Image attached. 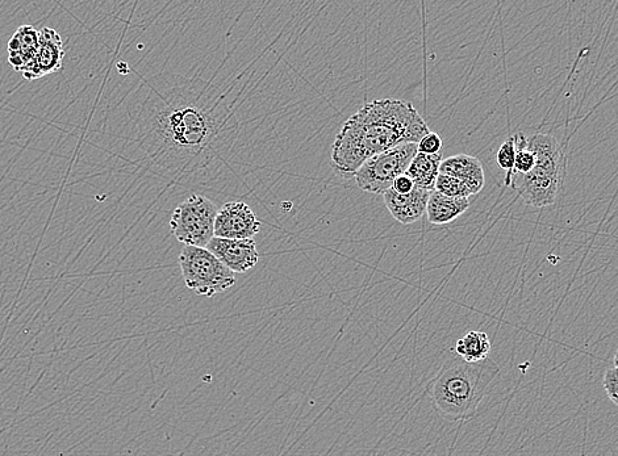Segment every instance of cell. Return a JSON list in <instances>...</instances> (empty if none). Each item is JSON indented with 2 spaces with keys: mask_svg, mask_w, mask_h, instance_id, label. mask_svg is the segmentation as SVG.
Returning a JSON list of instances; mask_svg holds the SVG:
<instances>
[{
  "mask_svg": "<svg viewBox=\"0 0 618 456\" xmlns=\"http://www.w3.org/2000/svg\"><path fill=\"white\" fill-rule=\"evenodd\" d=\"M148 116L145 128L150 156L161 161H183L206 149L217 133L212 108L198 100L170 95Z\"/></svg>",
  "mask_w": 618,
  "mask_h": 456,
  "instance_id": "2",
  "label": "cell"
},
{
  "mask_svg": "<svg viewBox=\"0 0 618 456\" xmlns=\"http://www.w3.org/2000/svg\"><path fill=\"white\" fill-rule=\"evenodd\" d=\"M603 384L609 399L618 407V368H611L605 372Z\"/></svg>",
  "mask_w": 618,
  "mask_h": 456,
  "instance_id": "21",
  "label": "cell"
},
{
  "mask_svg": "<svg viewBox=\"0 0 618 456\" xmlns=\"http://www.w3.org/2000/svg\"><path fill=\"white\" fill-rule=\"evenodd\" d=\"M183 280L196 295L214 297L235 286L236 276L210 250L185 246L179 254Z\"/></svg>",
  "mask_w": 618,
  "mask_h": 456,
  "instance_id": "5",
  "label": "cell"
},
{
  "mask_svg": "<svg viewBox=\"0 0 618 456\" xmlns=\"http://www.w3.org/2000/svg\"><path fill=\"white\" fill-rule=\"evenodd\" d=\"M442 161H444L442 153L434 154V156L417 153L405 175L412 179L416 187L432 192L436 190V182L438 175H440Z\"/></svg>",
  "mask_w": 618,
  "mask_h": 456,
  "instance_id": "15",
  "label": "cell"
},
{
  "mask_svg": "<svg viewBox=\"0 0 618 456\" xmlns=\"http://www.w3.org/2000/svg\"><path fill=\"white\" fill-rule=\"evenodd\" d=\"M613 362H615V367L618 368V351L615 355V359H613Z\"/></svg>",
  "mask_w": 618,
  "mask_h": 456,
  "instance_id": "23",
  "label": "cell"
},
{
  "mask_svg": "<svg viewBox=\"0 0 618 456\" xmlns=\"http://www.w3.org/2000/svg\"><path fill=\"white\" fill-rule=\"evenodd\" d=\"M440 174L459 179L469 187L473 195L479 194L486 183L482 162L467 154L446 158L441 163Z\"/></svg>",
  "mask_w": 618,
  "mask_h": 456,
  "instance_id": "13",
  "label": "cell"
},
{
  "mask_svg": "<svg viewBox=\"0 0 618 456\" xmlns=\"http://www.w3.org/2000/svg\"><path fill=\"white\" fill-rule=\"evenodd\" d=\"M470 207V199L449 198L434 190L430 192L427 215L430 224L446 225L453 223Z\"/></svg>",
  "mask_w": 618,
  "mask_h": 456,
  "instance_id": "14",
  "label": "cell"
},
{
  "mask_svg": "<svg viewBox=\"0 0 618 456\" xmlns=\"http://www.w3.org/2000/svg\"><path fill=\"white\" fill-rule=\"evenodd\" d=\"M40 31L32 25H23L11 37L8 43V62L12 68L25 74L35 62L39 50Z\"/></svg>",
  "mask_w": 618,
  "mask_h": 456,
  "instance_id": "12",
  "label": "cell"
},
{
  "mask_svg": "<svg viewBox=\"0 0 618 456\" xmlns=\"http://www.w3.org/2000/svg\"><path fill=\"white\" fill-rule=\"evenodd\" d=\"M417 153V144H404L370 158L353 174L357 186L370 194L383 195L407 173Z\"/></svg>",
  "mask_w": 618,
  "mask_h": 456,
  "instance_id": "7",
  "label": "cell"
},
{
  "mask_svg": "<svg viewBox=\"0 0 618 456\" xmlns=\"http://www.w3.org/2000/svg\"><path fill=\"white\" fill-rule=\"evenodd\" d=\"M516 160V144L515 138L509 137L503 145L500 146L498 154H496V161L501 170L507 171V178H505V184L509 186V179L513 173V167H515Z\"/></svg>",
  "mask_w": 618,
  "mask_h": 456,
  "instance_id": "19",
  "label": "cell"
},
{
  "mask_svg": "<svg viewBox=\"0 0 618 456\" xmlns=\"http://www.w3.org/2000/svg\"><path fill=\"white\" fill-rule=\"evenodd\" d=\"M219 209L212 200L192 195L179 204L171 215L170 229L185 246L207 248L215 237V220Z\"/></svg>",
  "mask_w": 618,
  "mask_h": 456,
  "instance_id": "6",
  "label": "cell"
},
{
  "mask_svg": "<svg viewBox=\"0 0 618 456\" xmlns=\"http://www.w3.org/2000/svg\"><path fill=\"white\" fill-rule=\"evenodd\" d=\"M429 196V191L419 187L407 195H400L390 188L384 192L383 200L392 217L400 224L408 225L416 223L427 213Z\"/></svg>",
  "mask_w": 618,
  "mask_h": 456,
  "instance_id": "11",
  "label": "cell"
},
{
  "mask_svg": "<svg viewBox=\"0 0 618 456\" xmlns=\"http://www.w3.org/2000/svg\"><path fill=\"white\" fill-rule=\"evenodd\" d=\"M417 150H419V153L429 154V156L442 153L441 136L434 132L428 133V135L421 138V141L417 144Z\"/></svg>",
  "mask_w": 618,
  "mask_h": 456,
  "instance_id": "20",
  "label": "cell"
},
{
  "mask_svg": "<svg viewBox=\"0 0 618 456\" xmlns=\"http://www.w3.org/2000/svg\"><path fill=\"white\" fill-rule=\"evenodd\" d=\"M436 191L440 192L442 195L449 196V198L470 199V196H473L465 183L459 181L457 178L449 177V175L444 174L438 175Z\"/></svg>",
  "mask_w": 618,
  "mask_h": 456,
  "instance_id": "18",
  "label": "cell"
},
{
  "mask_svg": "<svg viewBox=\"0 0 618 456\" xmlns=\"http://www.w3.org/2000/svg\"><path fill=\"white\" fill-rule=\"evenodd\" d=\"M206 249L235 274L248 273L260 261L254 240H225L214 237Z\"/></svg>",
  "mask_w": 618,
  "mask_h": 456,
  "instance_id": "9",
  "label": "cell"
},
{
  "mask_svg": "<svg viewBox=\"0 0 618 456\" xmlns=\"http://www.w3.org/2000/svg\"><path fill=\"white\" fill-rule=\"evenodd\" d=\"M513 138H515L516 144V160L512 174H528L536 165V156H534L532 149L529 148L528 138H526L524 133H517Z\"/></svg>",
  "mask_w": 618,
  "mask_h": 456,
  "instance_id": "17",
  "label": "cell"
},
{
  "mask_svg": "<svg viewBox=\"0 0 618 456\" xmlns=\"http://www.w3.org/2000/svg\"><path fill=\"white\" fill-rule=\"evenodd\" d=\"M430 133L412 103L381 99L363 104L334 140L332 165L354 174L370 158L404 144H419Z\"/></svg>",
  "mask_w": 618,
  "mask_h": 456,
  "instance_id": "1",
  "label": "cell"
},
{
  "mask_svg": "<svg viewBox=\"0 0 618 456\" xmlns=\"http://www.w3.org/2000/svg\"><path fill=\"white\" fill-rule=\"evenodd\" d=\"M262 224L253 209L244 202H229L217 212L215 237L225 240H253Z\"/></svg>",
  "mask_w": 618,
  "mask_h": 456,
  "instance_id": "8",
  "label": "cell"
},
{
  "mask_svg": "<svg viewBox=\"0 0 618 456\" xmlns=\"http://www.w3.org/2000/svg\"><path fill=\"white\" fill-rule=\"evenodd\" d=\"M499 374L500 367L491 358L476 363L450 359L430 388L434 408L449 420H469Z\"/></svg>",
  "mask_w": 618,
  "mask_h": 456,
  "instance_id": "3",
  "label": "cell"
},
{
  "mask_svg": "<svg viewBox=\"0 0 618 456\" xmlns=\"http://www.w3.org/2000/svg\"><path fill=\"white\" fill-rule=\"evenodd\" d=\"M536 165L528 174H512L509 187L536 208L553 206L561 194L566 177V150L557 138L537 133L528 138Z\"/></svg>",
  "mask_w": 618,
  "mask_h": 456,
  "instance_id": "4",
  "label": "cell"
},
{
  "mask_svg": "<svg viewBox=\"0 0 618 456\" xmlns=\"http://www.w3.org/2000/svg\"><path fill=\"white\" fill-rule=\"evenodd\" d=\"M415 183H413L412 179L407 177V175H402L396 179L394 186H392V190L398 192L400 195H407L409 192L415 190Z\"/></svg>",
  "mask_w": 618,
  "mask_h": 456,
  "instance_id": "22",
  "label": "cell"
},
{
  "mask_svg": "<svg viewBox=\"0 0 618 456\" xmlns=\"http://www.w3.org/2000/svg\"><path fill=\"white\" fill-rule=\"evenodd\" d=\"M491 340L484 332L466 333L455 343L458 357L469 363L482 362L488 358L491 351Z\"/></svg>",
  "mask_w": 618,
  "mask_h": 456,
  "instance_id": "16",
  "label": "cell"
},
{
  "mask_svg": "<svg viewBox=\"0 0 618 456\" xmlns=\"http://www.w3.org/2000/svg\"><path fill=\"white\" fill-rule=\"evenodd\" d=\"M65 49L61 36L52 28L45 27L40 31L39 50L31 69L23 75L28 81H35L45 75L57 73L64 64Z\"/></svg>",
  "mask_w": 618,
  "mask_h": 456,
  "instance_id": "10",
  "label": "cell"
}]
</instances>
